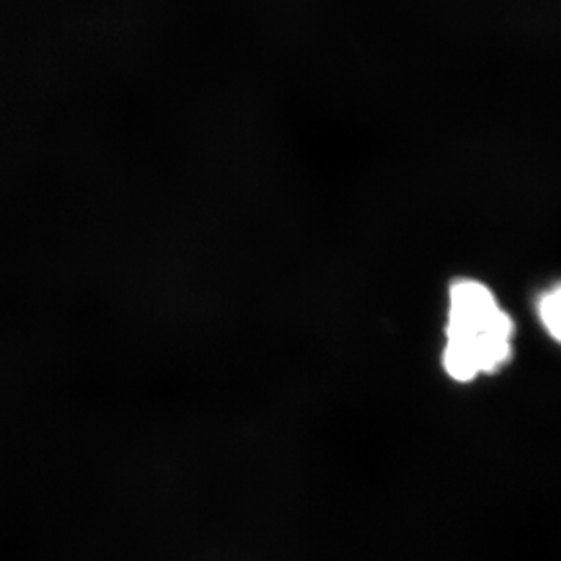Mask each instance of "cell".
Here are the masks:
<instances>
[{"label": "cell", "mask_w": 561, "mask_h": 561, "mask_svg": "<svg viewBox=\"0 0 561 561\" xmlns=\"http://www.w3.org/2000/svg\"><path fill=\"white\" fill-rule=\"evenodd\" d=\"M513 319L497 307L492 291L476 280H458L450 290L447 346L443 363L458 381L491 374L508 362Z\"/></svg>", "instance_id": "cell-1"}, {"label": "cell", "mask_w": 561, "mask_h": 561, "mask_svg": "<svg viewBox=\"0 0 561 561\" xmlns=\"http://www.w3.org/2000/svg\"><path fill=\"white\" fill-rule=\"evenodd\" d=\"M540 318L549 334L561 343V286L541 297Z\"/></svg>", "instance_id": "cell-2"}]
</instances>
